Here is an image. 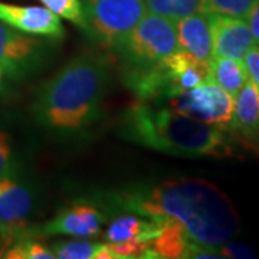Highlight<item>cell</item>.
Instances as JSON below:
<instances>
[{"label":"cell","instance_id":"d6986e66","mask_svg":"<svg viewBox=\"0 0 259 259\" xmlns=\"http://www.w3.org/2000/svg\"><path fill=\"white\" fill-rule=\"evenodd\" d=\"M100 243L71 239V241H58L52 245L55 258L59 259H95V253Z\"/></svg>","mask_w":259,"mask_h":259},{"label":"cell","instance_id":"30bf717a","mask_svg":"<svg viewBox=\"0 0 259 259\" xmlns=\"http://www.w3.org/2000/svg\"><path fill=\"white\" fill-rule=\"evenodd\" d=\"M0 20L23 33L48 37L64 36L61 19L48 8L19 6L0 2Z\"/></svg>","mask_w":259,"mask_h":259},{"label":"cell","instance_id":"6da1fadb","mask_svg":"<svg viewBox=\"0 0 259 259\" xmlns=\"http://www.w3.org/2000/svg\"><path fill=\"white\" fill-rule=\"evenodd\" d=\"M115 203L122 210L153 221L173 219L196 243L219 246L238 233V213L228 196L202 179H171L153 187L121 192Z\"/></svg>","mask_w":259,"mask_h":259},{"label":"cell","instance_id":"603a6c76","mask_svg":"<svg viewBox=\"0 0 259 259\" xmlns=\"http://www.w3.org/2000/svg\"><path fill=\"white\" fill-rule=\"evenodd\" d=\"M12 168V148L9 137L5 133H0V179L8 177Z\"/></svg>","mask_w":259,"mask_h":259},{"label":"cell","instance_id":"ba28073f","mask_svg":"<svg viewBox=\"0 0 259 259\" xmlns=\"http://www.w3.org/2000/svg\"><path fill=\"white\" fill-rule=\"evenodd\" d=\"M212 33L213 56L243 59L256 44L250 33L246 19L226 15H207Z\"/></svg>","mask_w":259,"mask_h":259},{"label":"cell","instance_id":"44dd1931","mask_svg":"<svg viewBox=\"0 0 259 259\" xmlns=\"http://www.w3.org/2000/svg\"><path fill=\"white\" fill-rule=\"evenodd\" d=\"M221 258H256L255 250L238 242H225L218 246Z\"/></svg>","mask_w":259,"mask_h":259},{"label":"cell","instance_id":"277c9868","mask_svg":"<svg viewBox=\"0 0 259 259\" xmlns=\"http://www.w3.org/2000/svg\"><path fill=\"white\" fill-rule=\"evenodd\" d=\"M125 69L146 68L175 52L177 47L176 22L146 13L117 47Z\"/></svg>","mask_w":259,"mask_h":259},{"label":"cell","instance_id":"7402d4cb","mask_svg":"<svg viewBox=\"0 0 259 259\" xmlns=\"http://www.w3.org/2000/svg\"><path fill=\"white\" fill-rule=\"evenodd\" d=\"M242 61L245 64L249 81L256 87L259 93V48H256V45L250 48Z\"/></svg>","mask_w":259,"mask_h":259},{"label":"cell","instance_id":"2e32d148","mask_svg":"<svg viewBox=\"0 0 259 259\" xmlns=\"http://www.w3.org/2000/svg\"><path fill=\"white\" fill-rule=\"evenodd\" d=\"M248 72L245 64L241 59H233L226 56H213L209 62V78L219 85L228 94L235 98L236 94L242 90V87L248 82Z\"/></svg>","mask_w":259,"mask_h":259},{"label":"cell","instance_id":"52a82bcc","mask_svg":"<svg viewBox=\"0 0 259 259\" xmlns=\"http://www.w3.org/2000/svg\"><path fill=\"white\" fill-rule=\"evenodd\" d=\"M32 210V194L9 177L0 179V258L10 243L28 231L26 218Z\"/></svg>","mask_w":259,"mask_h":259},{"label":"cell","instance_id":"e0dca14e","mask_svg":"<svg viewBox=\"0 0 259 259\" xmlns=\"http://www.w3.org/2000/svg\"><path fill=\"white\" fill-rule=\"evenodd\" d=\"M2 258L6 259H54V250L39 241L36 231H28L10 243Z\"/></svg>","mask_w":259,"mask_h":259},{"label":"cell","instance_id":"d4e9b609","mask_svg":"<svg viewBox=\"0 0 259 259\" xmlns=\"http://www.w3.org/2000/svg\"><path fill=\"white\" fill-rule=\"evenodd\" d=\"M144 5H146V9H147L148 13H153V15L163 16V18L173 20L171 0H144Z\"/></svg>","mask_w":259,"mask_h":259},{"label":"cell","instance_id":"9c48e42d","mask_svg":"<svg viewBox=\"0 0 259 259\" xmlns=\"http://www.w3.org/2000/svg\"><path fill=\"white\" fill-rule=\"evenodd\" d=\"M105 216L95 206L76 203L65 207L52 221L40 226L39 235H69L75 238H94L101 232Z\"/></svg>","mask_w":259,"mask_h":259},{"label":"cell","instance_id":"4fadbf2b","mask_svg":"<svg viewBox=\"0 0 259 259\" xmlns=\"http://www.w3.org/2000/svg\"><path fill=\"white\" fill-rule=\"evenodd\" d=\"M176 33L179 49L189 52L204 64L210 62L213 58L212 33L206 13L197 12L177 20Z\"/></svg>","mask_w":259,"mask_h":259},{"label":"cell","instance_id":"3957f363","mask_svg":"<svg viewBox=\"0 0 259 259\" xmlns=\"http://www.w3.org/2000/svg\"><path fill=\"white\" fill-rule=\"evenodd\" d=\"M122 133L134 143L185 157H233L225 128L183 115L170 107L139 101L122 115Z\"/></svg>","mask_w":259,"mask_h":259},{"label":"cell","instance_id":"cb8c5ba5","mask_svg":"<svg viewBox=\"0 0 259 259\" xmlns=\"http://www.w3.org/2000/svg\"><path fill=\"white\" fill-rule=\"evenodd\" d=\"M200 0H171L173 6V20L177 22L180 19L190 16L199 12Z\"/></svg>","mask_w":259,"mask_h":259},{"label":"cell","instance_id":"5bb4252c","mask_svg":"<svg viewBox=\"0 0 259 259\" xmlns=\"http://www.w3.org/2000/svg\"><path fill=\"white\" fill-rule=\"evenodd\" d=\"M161 228L158 235L148 243L143 258L154 259H180L187 258L192 239L185 228L173 219L160 221Z\"/></svg>","mask_w":259,"mask_h":259},{"label":"cell","instance_id":"9a60e30c","mask_svg":"<svg viewBox=\"0 0 259 259\" xmlns=\"http://www.w3.org/2000/svg\"><path fill=\"white\" fill-rule=\"evenodd\" d=\"M161 223L144 218L137 213L121 214L112 221L104 233L107 243L144 242L150 243L160 232Z\"/></svg>","mask_w":259,"mask_h":259},{"label":"cell","instance_id":"7a4b0ae2","mask_svg":"<svg viewBox=\"0 0 259 259\" xmlns=\"http://www.w3.org/2000/svg\"><path fill=\"white\" fill-rule=\"evenodd\" d=\"M107 81L108 66L101 56H76L40 88L35 102L37 121L56 133L90 127L100 117Z\"/></svg>","mask_w":259,"mask_h":259},{"label":"cell","instance_id":"8fae6325","mask_svg":"<svg viewBox=\"0 0 259 259\" xmlns=\"http://www.w3.org/2000/svg\"><path fill=\"white\" fill-rule=\"evenodd\" d=\"M40 42L0 20V68L9 75L23 74L36 62Z\"/></svg>","mask_w":259,"mask_h":259},{"label":"cell","instance_id":"8992f818","mask_svg":"<svg viewBox=\"0 0 259 259\" xmlns=\"http://www.w3.org/2000/svg\"><path fill=\"white\" fill-rule=\"evenodd\" d=\"M170 108L194 120L226 127L233 111V97L212 81H204L170 98Z\"/></svg>","mask_w":259,"mask_h":259},{"label":"cell","instance_id":"ac0fdd59","mask_svg":"<svg viewBox=\"0 0 259 259\" xmlns=\"http://www.w3.org/2000/svg\"><path fill=\"white\" fill-rule=\"evenodd\" d=\"M255 0H200L199 12L246 19Z\"/></svg>","mask_w":259,"mask_h":259},{"label":"cell","instance_id":"7c38bea8","mask_svg":"<svg viewBox=\"0 0 259 259\" xmlns=\"http://www.w3.org/2000/svg\"><path fill=\"white\" fill-rule=\"evenodd\" d=\"M225 128L232 130L242 140L246 141L249 148L259 143V93L256 87L248 82L236 94L233 101L231 121Z\"/></svg>","mask_w":259,"mask_h":259},{"label":"cell","instance_id":"4316f807","mask_svg":"<svg viewBox=\"0 0 259 259\" xmlns=\"http://www.w3.org/2000/svg\"><path fill=\"white\" fill-rule=\"evenodd\" d=\"M3 75H5V71L0 68V90H2V85H3Z\"/></svg>","mask_w":259,"mask_h":259},{"label":"cell","instance_id":"83f0119b","mask_svg":"<svg viewBox=\"0 0 259 259\" xmlns=\"http://www.w3.org/2000/svg\"><path fill=\"white\" fill-rule=\"evenodd\" d=\"M253 150H256V153H258V156H259V146H255V147H252Z\"/></svg>","mask_w":259,"mask_h":259},{"label":"cell","instance_id":"ffe728a7","mask_svg":"<svg viewBox=\"0 0 259 259\" xmlns=\"http://www.w3.org/2000/svg\"><path fill=\"white\" fill-rule=\"evenodd\" d=\"M55 15L83 28V8L81 0H40Z\"/></svg>","mask_w":259,"mask_h":259},{"label":"cell","instance_id":"484cf974","mask_svg":"<svg viewBox=\"0 0 259 259\" xmlns=\"http://www.w3.org/2000/svg\"><path fill=\"white\" fill-rule=\"evenodd\" d=\"M246 20H248L250 33L253 36L255 44L259 45V0H255L253 6L250 8L249 13L246 16Z\"/></svg>","mask_w":259,"mask_h":259},{"label":"cell","instance_id":"5b68a950","mask_svg":"<svg viewBox=\"0 0 259 259\" xmlns=\"http://www.w3.org/2000/svg\"><path fill=\"white\" fill-rule=\"evenodd\" d=\"M83 28L105 48H115L147 13L144 0H85Z\"/></svg>","mask_w":259,"mask_h":259}]
</instances>
